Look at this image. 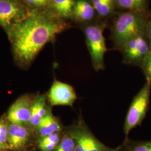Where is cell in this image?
Masks as SVG:
<instances>
[{
    "instance_id": "obj_1",
    "label": "cell",
    "mask_w": 151,
    "mask_h": 151,
    "mask_svg": "<svg viewBox=\"0 0 151 151\" xmlns=\"http://www.w3.org/2000/svg\"><path fill=\"white\" fill-rule=\"evenodd\" d=\"M69 26L48 10L35 11L11 27L10 33L14 56L23 65L34 60L46 44Z\"/></svg>"
},
{
    "instance_id": "obj_2",
    "label": "cell",
    "mask_w": 151,
    "mask_h": 151,
    "mask_svg": "<svg viewBox=\"0 0 151 151\" xmlns=\"http://www.w3.org/2000/svg\"><path fill=\"white\" fill-rule=\"evenodd\" d=\"M150 14V11H122L116 15L111 30L114 48L120 50L131 39L145 34Z\"/></svg>"
},
{
    "instance_id": "obj_3",
    "label": "cell",
    "mask_w": 151,
    "mask_h": 151,
    "mask_svg": "<svg viewBox=\"0 0 151 151\" xmlns=\"http://www.w3.org/2000/svg\"><path fill=\"white\" fill-rule=\"evenodd\" d=\"M106 27V25L104 22H96L81 25L91 57L92 65L96 71L103 70L105 68L104 56L108 50L104 36Z\"/></svg>"
},
{
    "instance_id": "obj_4",
    "label": "cell",
    "mask_w": 151,
    "mask_h": 151,
    "mask_svg": "<svg viewBox=\"0 0 151 151\" xmlns=\"http://www.w3.org/2000/svg\"><path fill=\"white\" fill-rule=\"evenodd\" d=\"M74 139V151H119L121 146L111 148L106 146L93 135L82 116L77 122L65 131Z\"/></svg>"
},
{
    "instance_id": "obj_5",
    "label": "cell",
    "mask_w": 151,
    "mask_h": 151,
    "mask_svg": "<svg viewBox=\"0 0 151 151\" xmlns=\"http://www.w3.org/2000/svg\"><path fill=\"white\" fill-rule=\"evenodd\" d=\"M151 91V84L146 81L130 104L124 122L125 139H128L130 131L140 125L145 118L150 105Z\"/></svg>"
},
{
    "instance_id": "obj_6",
    "label": "cell",
    "mask_w": 151,
    "mask_h": 151,
    "mask_svg": "<svg viewBox=\"0 0 151 151\" xmlns=\"http://www.w3.org/2000/svg\"><path fill=\"white\" fill-rule=\"evenodd\" d=\"M124 64L141 68L151 51V44L145 34L138 35L127 42L120 50Z\"/></svg>"
},
{
    "instance_id": "obj_7",
    "label": "cell",
    "mask_w": 151,
    "mask_h": 151,
    "mask_svg": "<svg viewBox=\"0 0 151 151\" xmlns=\"http://www.w3.org/2000/svg\"><path fill=\"white\" fill-rule=\"evenodd\" d=\"M33 101L29 95H24L17 99L7 112V119L10 123L22 126L29 124Z\"/></svg>"
},
{
    "instance_id": "obj_8",
    "label": "cell",
    "mask_w": 151,
    "mask_h": 151,
    "mask_svg": "<svg viewBox=\"0 0 151 151\" xmlns=\"http://www.w3.org/2000/svg\"><path fill=\"white\" fill-rule=\"evenodd\" d=\"M77 99L73 87L56 80L53 82L48 94L49 102L52 106H72Z\"/></svg>"
},
{
    "instance_id": "obj_9",
    "label": "cell",
    "mask_w": 151,
    "mask_h": 151,
    "mask_svg": "<svg viewBox=\"0 0 151 151\" xmlns=\"http://www.w3.org/2000/svg\"><path fill=\"white\" fill-rule=\"evenodd\" d=\"M25 10L15 0H0V25L12 27L25 18Z\"/></svg>"
},
{
    "instance_id": "obj_10",
    "label": "cell",
    "mask_w": 151,
    "mask_h": 151,
    "mask_svg": "<svg viewBox=\"0 0 151 151\" xmlns=\"http://www.w3.org/2000/svg\"><path fill=\"white\" fill-rule=\"evenodd\" d=\"M97 16L91 0H75L71 19L80 25L95 22Z\"/></svg>"
},
{
    "instance_id": "obj_11",
    "label": "cell",
    "mask_w": 151,
    "mask_h": 151,
    "mask_svg": "<svg viewBox=\"0 0 151 151\" xmlns=\"http://www.w3.org/2000/svg\"><path fill=\"white\" fill-rule=\"evenodd\" d=\"M29 138V132L24 127L10 123L8 126L7 143L9 148L19 150L24 147Z\"/></svg>"
},
{
    "instance_id": "obj_12",
    "label": "cell",
    "mask_w": 151,
    "mask_h": 151,
    "mask_svg": "<svg viewBox=\"0 0 151 151\" xmlns=\"http://www.w3.org/2000/svg\"><path fill=\"white\" fill-rule=\"evenodd\" d=\"M75 0H50L47 10L57 17L71 19Z\"/></svg>"
},
{
    "instance_id": "obj_13",
    "label": "cell",
    "mask_w": 151,
    "mask_h": 151,
    "mask_svg": "<svg viewBox=\"0 0 151 151\" xmlns=\"http://www.w3.org/2000/svg\"><path fill=\"white\" fill-rule=\"evenodd\" d=\"M50 111L47 105V97L45 95H38L34 99L32 108L31 118L29 124L33 128H35L40 123L42 119Z\"/></svg>"
},
{
    "instance_id": "obj_14",
    "label": "cell",
    "mask_w": 151,
    "mask_h": 151,
    "mask_svg": "<svg viewBox=\"0 0 151 151\" xmlns=\"http://www.w3.org/2000/svg\"><path fill=\"white\" fill-rule=\"evenodd\" d=\"M36 130L39 138H40L55 133L61 132L62 126L59 120L54 116L50 110L42 119Z\"/></svg>"
},
{
    "instance_id": "obj_15",
    "label": "cell",
    "mask_w": 151,
    "mask_h": 151,
    "mask_svg": "<svg viewBox=\"0 0 151 151\" xmlns=\"http://www.w3.org/2000/svg\"><path fill=\"white\" fill-rule=\"evenodd\" d=\"M98 17L108 19L116 15L115 0H91Z\"/></svg>"
},
{
    "instance_id": "obj_16",
    "label": "cell",
    "mask_w": 151,
    "mask_h": 151,
    "mask_svg": "<svg viewBox=\"0 0 151 151\" xmlns=\"http://www.w3.org/2000/svg\"><path fill=\"white\" fill-rule=\"evenodd\" d=\"M150 0H115L116 10L140 12H148Z\"/></svg>"
},
{
    "instance_id": "obj_17",
    "label": "cell",
    "mask_w": 151,
    "mask_h": 151,
    "mask_svg": "<svg viewBox=\"0 0 151 151\" xmlns=\"http://www.w3.org/2000/svg\"><path fill=\"white\" fill-rule=\"evenodd\" d=\"M61 132L40 137L38 140L39 148L42 151H54L62 138Z\"/></svg>"
},
{
    "instance_id": "obj_18",
    "label": "cell",
    "mask_w": 151,
    "mask_h": 151,
    "mask_svg": "<svg viewBox=\"0 0 151 151\" xmlns=\"http://www.w3.org/2000/svg\"><path fill=\"white\" fill-rule=\"evenodd\" d=\"M119 151H151V140L135 141L125 139Z\"/></svg>"
},
{
    "instance_id": "obj_19",
    "label": "cell",
    "mask_w": 151,
    "mask_h": 151,
    "mask_svg": "<svg viewBox=\"0 0 151 151\" xmlns=\"http://www.w3.org/2000/svg\"><path fill=\"white\" fill-rule=\"evenodd\" d=\"M75 145L74 139L65 132L54 151H74Z\"/></svg>"
},
{
    "instance_id": "obj_20",
    "label": "cell",
    "mask_w": 151,
    "mask_h": 151,
    "mask_svg": "<svg viewBox=\"0 0 151 151\" xmlns=\"http://www.w3.org/2000/svg\"><path fill=\"white\" fill-rule=\"evenodd\" d=\"M8 126L4 120H0V147L2 150L9 148L7 143Z\"/></svg>"
},
{
    "instance_id": "obj_21",
    "label": "cell",
    "mask_w": 151,
    "mask_h": 151,
    "mask_svg": "<svg viewBox=\"0 0 151 151\" xmlns=\"http://www.w3.org/2000/svg\"><path fill=\"white\" fill-rule=\"evenodd\" d=\"M141 68L146 77V81L151 84V51L147 56Z\"/></svg>"
},
{
    "instance_id": "obj_22",
    "label": "cell",
    "mask_w": 151,
    "mask_h": 151,
    "mask_svg": "<svg viewBox=\"0 0 151 151\" xmlns=\"http://www.w3.org/2000/svg\"><path fill=\"white\" fill-rule=\"evenodd\" d=\"M24 1L32 7L47 8L50 0H24Z\"/></svg>"
},
{
    "instance_id": "obj_23",
    "label": "cell",
    "mask_w": 151,
    "mask_h": 151,
    "mask_svg": "<svg viewBox=\"0 0 151 151\" xmlns=\"http://www.w3.org/2000/svg\"><path fill=\"white\" fill-rule=\"evenodd\" d=\"M146 35L150 40L151 47V12H150L149 18L148 20V22H147V24Z\"/></svg>"
},
{
    "instance_id": "obj_24",
    "label": "cell",
    "mask_w": 151,
    "mask_h": 151,
    "mask_svg": "<svg viewBox=\"0 0 151 151\" xmlns=\"http://www.w3.org/2000/svg\"><path fill=\"white\" fill-rule=\"evenodd\" d=\"M2 150V148H1V147H0V150Z\"/></svg>"
}]
</instances>
